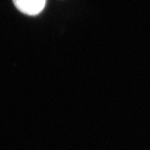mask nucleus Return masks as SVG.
<instances>
[{
    "instance_id": "obj_1",
    "label": "nucleus",
    "mask_w": 150,
    "mask_h": 150,
    "mask_svg": "<svg viewBox=\"0 0 150 150\" xmlns=\"http://www.w3.org/2000/svg\"><path fill=\"white\" fill-rule=\"evenodd\" d=\"M18 10L28 15H37L43 10L46 0H13Z\"/></svg>"
}]
</instances>
